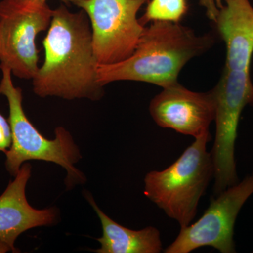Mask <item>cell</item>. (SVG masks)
I'll use <instances>...</instances> for the list:
<instances>
[{"mask_svg": "<svg viewBox=\"0 0 253 253\" xmlns=\"http://www.w3.org/2000/svg\"><path fill=\"white\" fill-rule=\"evenodd\" d=\"M43 46L44 63L32 80L35 94L66 100L102 98L91 23L83 10L71 12L63 4L54 9Z\"/></svg>", "mask_w": 253, "mask_h": 253, "instance_id": "cell-1", "label": "cell"}, {"mask_svg": "<svg viewBox=\"0 0 253 253\" xmlns=\"http://www.w3.org/2000/svg\"><path fill=\"white\" fill-rule=\"evenodd\" d=\"M212 43L211 36H196L179 23L153 22L144 28L127 59L113 64H98V81L104 86L113 82L129 81L167 87L178 83L183 67Z\"/></svg>", "mask_w": 253, "mask_h": 253, "instance_id": "cell-2", "label": "cell"}, {"mask_svg": "<svg viewBox=\"0 0 253 253\" xmlns=\"http://www.w3.org/2000/svg\"><path fill=\"white\" fill-rule=\"evenodd\" d=\"M2 78L0 82V95L6 98L9 104V122L12 142L5 153L6 170L16 176L23 164L28 161H43L59 165L67 172L68 189L83 184L85 177L75 167L81 158V152L72 136L63 126L55 129V138L46 139L29 121L23 107V91L15 86L12 73L9 68L0 67Z\"/></svg>", "mask_w": 253, "mask_h": 253, "instance_id": "cell-3", "label": "cell"}, {"mask_svg": "<svg viewBox=\"0 0 253 253\" xmlns=\"http://www.w3.org/2000/svg\"><path fill=\"white\" fill-rule=\"evenodd\" d=\"M211 139V133L196 138L171 166L145 176V196L181 228L194 220L200 199L214 176L212 155L207 150Z\"/></svg>", "mask_w": 253, "mask_h": 253, "instance_id": "cell-4", "label": "cell"}, {"mask_svg": "<svg viewBox=\"0 0 253 253\" xmlns=\"http://www.w3.org/2000/svg\"><path fill=\"white\" fill-rule=\"evenodd\" d=\"M212 91L215 104L216 134L212 155L215 196L239 183L235 143L240 116L247 105L253 106V84L250 71L224 67Z\"/></svg>", "mask_w": 253, "mask_h": 253, "instance_id": "cell-5", "label": "cell"}, {"mask_svg": "<svg viewBox=\"0 0 253 253\" xmlns=\"http://www.w3.org/2000/svg\"><path fill=\"white\" fill-rule=\"evenodd\" d=\"M53 13L41 0L0 1V67L33 80L39 68L36 37L49 27Z\"/></svg>", "mask_w": 253, "mask_h": 253, "instance_id": "cell-6", "label": "cell"}, {"mask_svg": "<svg viewBox=\"0 0 253 253\" xmlns=\"http://www.w3.org/2000/svg\"><path fill=\"white\" fill-rule=\"evenodd\" d=\"M146 0H80L76 6L89 18L93 49L101 65L113 64L134 52L144 26L138 11Z\"/></svg>", "mask_w": 253, "mask_h": 253, "instance_id": "cell-7", "label": "cell"}, {"mask_svg": "<svg viewBox=\"0 0 253 253\" xmlns=\"http://www.w3.org/2000/svg\"><path fill=\"white\" fill-rule=\"evenodd\" d=\"M253 194V175L224 190L211 200L199 220L181 228L176 239L165 253H189L209 246L221 253H236L234 229L236 218Z\"/></svg>", "mask_w": 253, "mask_h": 253, "instance_id": "cell-8", "label": "cell"}, {"mask_svg": "<svg viewBox=\"0 0 253 253\" xmlns=\"http://www.w3.org/2000/svg\"><path fill=\"white\" fill-rule=\"evenodd\" d=\"M149 111L158 126L196 139L210 134L215 104L212 91L195 92L176 83L151 100Z\"/></svg>", "mask_w": 253, "mask_h": 253, "instance_id": "cell-9", "label": "cell"}, {"mask_svg": "<svg viewBox=\"0 0 253 253\" xmlns=\"http://www.w3.org/2000/svg\"><path fill=\"white\" fill-rule=\"evenodd\" d=\"M31 175V166L25 163L0 196V241L7 245L12 253H17L15 242L25 231L49 226L56 220L54 208L37 210L26 199V189Z\"/></svg>", "mask_w": 253, "mask_h": 253, "instance_id": "cell-10", "label": "cell"}, {"mask_svg": "<svg viewBox=\"0 0 253 253\" xmlns=\"http://www.w3.org/2000/svg\"><path fill=\"white\" fill-rule=\"evenodd\" d=\"M214 23L226 44V67L250 71L253 54V7L249 0H225Z\"/></svg>", "mask_w": 253, "mask_h": 253, "instance_id": "cell-11", "label": "cell"}, {"mask_svg": "<svg viewBox=\"0 0 253 253\" xmlns=\"http://www.w3.org/2000/svg\"><path fill=\"white\" fill-rule=\"evenodd\" d=\"M86 199L101 221L103 235L97 239L101 244L95 252L99 253H159L163 251L161 233L157 228L148 226L132 230L118 224L105 214L91 195Z\"/></svg>", "mask_w": 253, "mask_h": 253, "instance_id": "cell-12", "label": "cell"}, {"mask_svg": "<svg viewBox=\"0 0 253 253\" xmlns=\"http://www.w3.org/2000/svg\"><path fill=\"white\" fill-rule=\"evenodd\" d=\"M186 12V0H151L139 20L144 26L149 21L179 23Z\"/></svg>", "mask_w": 253, "mask_h": 253, "instance_id": "cell-13", "label": "cell"}, {"mask_svg": "<svg viewBox=\"0 0 253 253\" xmlns=\"http://www.w3.org/2000/svg\"><path fill=\"white\" fill-rule=\"evenodd\" d=\"M12 142L11 126L9 120L0 113V151L6 152Z\"/></svg>", "mask_w": 253, "mask_h": 253, "instance_id": "cell-14", "label": "cell"}, {"mask_svg": "<svg viewBox=\"0 0 253 253\" xmlns=\"http://www.w3.org/2000/svg\"><path fill=\"white\" fill-rule=\"evenodd\" d=\"M200 4L206 9L208 18L215 22L219 9L223 6L222 0H200Z\"/></svg>", "mask_w": 253, "mask_h": 253, "instance_id": "cell-15", "label": "cell"}, {"mask_svg": "<svg viewBox=\"0 0 253 253\" xmlns=\"http://www.w3.org/2000/svg\"><path fill=\"white\" fill-rule=\"evenodd\" d=\"M9 251H11V249H10L9 246L6 244H4V243L0 241V253H7L9 252Z\"/></svg>", "mask_w": 253, "mask_h": 253, "instance_id": "cell-16", "label": "cell"}, {"mask_svg": "<svg viewBox=\"0 0 253 253\" xmlns=\"http://www.w3.org/2000/svg\"><path fill=\"white\" fill-rule=\"evenodd\" d=\"M41 1H46L47 0H41ZM61 1L66 4H73L76 5L80 0H61Z\"/></svg>", "mask_w": 253, "mask_h": 253, "instance_id": "cell-17", "label": "cell"}, {"mask_svg": "<svg viewBox=\"0 0 253 253\" xmlns=\"http://www.w3.org/2000/svg\"><path fill=\"white\" fill-rule=\"evenodd\" d=\"M146 1H149V0H146Z\"/></svg>", "mask_w": 253, "mask_h": 253, "instance_id": "cell-18", "label": "cell"}]
</instances>
